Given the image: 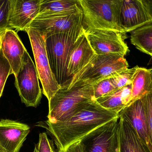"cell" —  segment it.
Here are the masks:
<instances>
[{
  "mask_svg": "<svg viewBox=\"0 0 152 152\" xmlns=\"http://www.w3.org/2000/svg\"><path fill=\"white\" fill-rule=\"evenodd\" d=\"M118 117V114L104 109L95 100L80 107L64 121L45 122L57 146L65 151L95 129Z\"/></svg>",
  "mask_w": 152,
  "mask_h": 152,
  "instance_id": "1",
  "label": "cell"
},
{
  "mask_svg": "<svg viewBox=\"0 0 152 152\" xmlns=\"http://www.w3.org/2000/svg\"><path fill=\"white\" fill-rule=\"evenodd\" d=\"M94 84L78 81L67 87L61 88L49 101L47 120L51 123L64 121L80 107L95 100Z\"/></svg>",
  "mask_w": 152,
  "mask_h": 152,
  "instance_id": "2",
  "label": "cell"
},
{
  "mask_svg": "<svg viewBox=\"0 0 152 152\" xmlns=\"http://www.w3.org/2000/svg\"><path fill=\"white\" fill-rule=\"evenodd\" d=\"M122 0H78L83 13L84 33L94 29L118 31L125 35L120 20Z\"/></svg>",
  "mask_w": 152,
  "mask_h": 152,
  "instance_id": "3",
  "label": "cell"
},
{
  "mask_svg": "<svg viewBox=\"0 0 152 152\" xmlns=\"http://www.w3.org/2000/svg\"><path fill=\"white\" fill-rule=\"evenodd\" d=\"M84 32H75L45 34L46 50L51 69L61 88L67 87L73 77L68 72L69 56L75 43Z\"/></svg>",
  "mask_w": 152,
  "mask_h": 152,
  "instance_id": "4",
  "label": "cell"
},
{
  "mask_svg": "<svg viewBox=\"0 0 152 152\" xmlns=\"http://www.w3.org/2000/svg\"><path fill=\"white\" fill-rule=\"evenodd\" d=\"M25 31L30 40L36 68L42 86L43 93L50 101L61 87L51 69L46 50V35L30 27L27 28Z\"/></svg>",
  "mask_w": 152,
  "mask_h": 152,
  "instance_id": "5",
  "label": "cell"
},
{
  "mask_svg": "<svg viewBox=\"0 0 152 152\" xmlns=\"http://www.w3.org/2000/svg\"><path fill=\"white\" fill-rule=\"evenodd\" d=\"M124 56L118 54L96 55L85 68L74 76L71 84L78 81L97 83L128 69Z\"/></svg>",
  "mask_w": 152,
  "mask_h": 152,
  "instance_id": "6",
  "label": "cell"
},
{
  "mask_svg": "<svg viewBox=\"0 0 152 152\" xmlns=\"http://www.w3.org/2000/svg\"><path fill=\"white\" fill-rule=\"evenodd\" d=\"M15 77V87L22 103L26 107H37L42 99V90L35 65L27 51Z\"/></svg>",
  "mask_w": 152,
  "mask_h": 152,
  "instance_id": "7",
  "label": "cell"
},
{
  "mask_svg": "<svg viewBox=\"0 0 152 152\" xmlns=\"http://www.w3.org/2000/svg\"><path fill=\"white\" fill-rule=\"evenodd\" d=\"M82 20L83 13L80 7L61 13L37 15L28 27L45 34L75 32L83 29Z\"/></svg>",
  "mask_w": 152,
  "mask_h": 152,
  "instance_id": "8",
  "label": "cell"
},
{
  "mask_svg": "<svg viewBox=\"0 0 152 152\" xmlns=\"http://www.w3.org/2000/svg\"><path fill=\"white\" fill-rule=\"evenodd\" d=\"M119 116L84 137V152H119Z\"/></svg>",
  "mask_w": 152,
  "mask_h": 152,
  "instance_id": "9",
  "label": "cell"
},
{
  "mask_svg": "<svg viewBox=\"0 0 152 152\" xmlns=\"http://www.w3.org/2000/svg\"><path fill=\"white\" fill-rule=\"evenodd\" d=\"M86 36L96 55L118 54L125 57L129 47L124 41V35L114 30L94 29Z\"/></svg>",
  "mask_w": 152,
  "mask_h": 152,
  "instance_id": "10",
  "label": "cell"
},
{
  "mask_svg": "<svg viewBox=\"0 0 152 152\" xmlns=\"http://www.w3.org/2000/svg\"><path fill=\"white\" fill-rule=\"evenodd\" d=\"M120 20L126 33L152 23L145 0H122Z\"/></svg>",
  "mask_w": 152,
  "mask_h": 152,
  "instance_id": "11",
  "label": "cell"
},
{
  "mask_svg": "<svg viewBox=\"0 0 152 152\" xmlns=\"http://www.w3.org/2000/svg\"><path fill=\"white\" fill-rule=\"evenodd\" d=\"M8 26L17 31H25L39 13L42 0H10Z\"/></svg>",
  "mask_w": 152,
  "mask_h": 152,
  "instance_id": "12",
  "label": "cell"
},
{
  "mask_svg": "<svg viewBox=\"0 0 152 152\" xmlns=\"http://www.w3.org/2000/svg\"><path fill=\"white\" fill-rule=\"evenodd\" d=\"M30 132L28 125L15 120H0V147L5 152H19Z\"/></svg>",
  "mask_w": 152,
  "mask_h": 152,
  "instance_id": "13",
  "label": "cell"
},
{
  "mask_svg": "<svg viewBox=\"0 0 152 152\" xmlns=\"http://www.w3.org/2000/svg\"><path fill=\"white\" fill-rule=\"evenodd\" d=\"M0 47L9 62L12 74L16 76L27 51L15 30L8 28L0 33Z\"/></svg>",
  "mask_w": 152,
  "mask_h": 152,
  "instance_id": "14",
  "label": "cell"
},
{
  "mask_svg": "<svg viewBox=\"0 0 152 152\" xmlns=\"http://www.w3.org/2000/svg\"><path fill=\"white\" fill-rule=\"evenodd\" d=\"M144 97L125 107L119 115H122L128 119L139 137L152 152V145L149 137Z\"/></svg>",
  "mask_w": 152,
  "mask_h": 152,
  "instance_id": "15",
  "label": "cell"
},
{
  "mask_svg": "<svg viewBox=\"0 0 152 152\" xmlns=\"http://www.w3.org/2000/svg\"><path fill=\"white\" fill-rule=\"evenodd\" d=\"M96 55L83 32L76 41L70 53L67 68L69 76L73 77Z\"/></svg>",
  "mask_w": 152,
  "mask_h": 152,
  "instance_id": "16",
  "label": "cell"
},
{
  "mask_svg": "<svg viewBox=\"0 0 152 152\" xmlns=\"http://www.w3.org/2000/svg\"><path fill=\"white\" fill-rule=\"evenodd\" d=\"M119 116V152H152L127 118Z\"/></svg>",
  "mask_w": 152,
  "mask_h": 152,
  "instance_id": "17",
  "label": "cell"
},
{
  "mask_svg": "<svg viewBox=\"0 0 152 152\" xmlns=\"http://www.w3.org/2000/svg\"><path fill=\"white\" fill-rule=\"evenodd\" d=\"M131 84L127 85L96 100L102 107L119 114L130 102Z\"/></svg>",
  "mask_w": 152,
  "mask_h": 152,
  "instance_id": "18",
  "label": "cell"
},
{
  "mask_svg": "<svg viewBox=\"0 0 152 152\" xmlns=\"http://www.w3.org/2000/svg\"><path fill=\"white\" fill-rule=\"evenodd\" d=\"M152 92V69L137 67L131 83L129 104Z\"/></svg>",
  "mask_w": 152,
  "mask_h": 152,
  "instance_id": "19",
  "label": "cell"
},
{
  "mask_svg": "<svg viewBox=\"0 0 152 152\" xmlns=\"http://www.w3.org/2000/svg\"><path fill=\"white\" fill-rule=\"evenodd\" d=\"M130 41L139 51L151 55L152 53V23L131 32Z\"/></svg>",
  "mask_w": 152,
  "mask_h": 152,
  "instance_id": "20",
  "label": "cell"
},
{
  "mask_svg": "<svg viewBox=\"0 0 152 152\" xmlns=\"http://www.w3.org/2000/svg\"><path fill=\"white\" fill-rule=\"evenodd\" d=\"M80 7L78 1H44L40 4L38 15H49L77 10Z\"/></svg>",
  "mask_w": 152,
  "mask_h": 152,
  "instance_id": "21",
  "label": "cell"
},
{
  "mask_svg": "<svg viewBox=\"0 0 152 152\" xmlns=\"http://www.w3.org/2000/svg\"><path fill=\"white\" fill-rule=\"evenodd\" d=\"M94 97L95 99L109 94L117 90L113 83L112 76L102 79L94 85Z\"/></svg>",
  "mask_w": 152,
  "mask_h": 152,
  "instance_id": "22",
  "label": "cell"
},
{
  "mask_svg": "<svg viewBox=\"0 0 152 152\" xmlns=\"http://www.w3.org/2000/svg\"><path fill=\"white\" fill-rule=\"evenodd\" d=\"M137 67V66L132 68L127 69L112 76V79L116 89L131 84Z\"/></svg>",
  "mask_w": 152,
  "mask_h": 152,
  "instance_id": "23",
  "label": "cell"
},
{
  "mask_svg": "<svg viewBox=\"0 0 152 152\" xmlns=\"http://www.w3.org/2000/svg\"><path fill=\"white\" fill-rule=\"evenodd\" d=\"M11 74L12 71L10 65L0 47V98L2 95L6 80Z\"/></svg>",
  "mask_w": 152,
  "mask_h": 152,
  "instance_id": "24",
  "label": "cell"
},
{
  "mask_svg": "<svg viewBox=\"0 0 152 152\" xmlns=\"http://www.w3.org/2000/svg\"><path fill=\"white\" fill-rule=\"evenodd\" d=\"M10 9V0H0V33L9 28L8 20Z\"/></svg>",
  "mask_w": 152,
  "mask_h": 152,
  "instance_id": "25",
  "label": "cell"
},
{
  "mask_svg": "<svg viewBox=\"0 0 152 152\" xmlns=\"http://www.w3.org/2000/svg\"><path fill=\"white\" fill-rule=\"evenodd\" d=\"M34 152H56L52 142L45 132L39 134V142L35 146Z\"/></svg>",
  "mask_w": 152,
  "mask_h": 152,
  "instance_id": "26",
  "label": "cell"
},
{
  "mask_svg": "<svg viewBox=\"0 0 152 152\" xmlns=\"http://www.w3.org/2000/svg\"><path fill=\"white\" fill-rule=\"evenodd\" d=\"M149 137L152 145V92L144 97Z\"/></svg>",
  "mask_w": 152,
  "mask_h": 152,
  "instance_id": "27",
  "label": "cell"
},
{
  "mask_svg": "<svg viewBox=\"0 0 152 152\" xmlns=\"http://www.w3.org/2000/svg\"><path fill=\"white\" fill-rule=\"evenodd\" d=\"M65 152H84L80 141L75 143L69 146L65 150Z\"/></svg>",
  "mask_w": 152,
  "mask_h": 152,
  "instance_id": "28",
  "label": "cell"
},
{
  "mask_svg": "<svg viewBox=\"0 0 152 152\" xmlns=\"http://www.w3.org/2000/svg\"><path fill=\"white\" fill-rule=\"evenodd\" d=\"M145 4L147 6V9H148V11H149L150 15H151L152 18V1L145 0Z\"/></svg>",
  "mask_w": 152,
  "mask_h": 152,
  "instance_id": "29",
  "label": "cell"
},
{
  "mask_svg": "<svg viewBox=\"0 0 152 152\" xmlns=\"http://www.w3.org/2000/svg\"><path fill=\"white\" fill-rule=\"evenodd\" d=\"M56 152H65V151H64V150L61 149L59 147H58V149L56 151Z\"/></svg>",
  "mask_w": 152,
  "mask_h": 152,
  "instance_id": "30",
  "label": "cell"
},
{
  "mask_svg": "<svg viewBox=\"0 0 152 152\" xmlns=\"http://www.w3.org/2000/svg\"><path fill=\"white\" fill-rule=\"evenodd\" d=\"M0 152H5L1 147H0Z\"/></svg>",
  "mask_w": 152,
  "mask_h": 152,
  "instance_id": "31",
  "label": "cell"
},
{
  "mask_svg": "<svg viewBox=\"0 0 152 152\" xmlns=\"http://www.w3.org/2000/svg\"><path fill=\"white\" fill-rule=\"evenodd\" d=\"M150 55H151V57H152V53Z\"/></svg>",
  "mask_w": 152,
  "mask_h": 152,
  "instance_id": "32",
  "label": "cell"
}]
</instances>
